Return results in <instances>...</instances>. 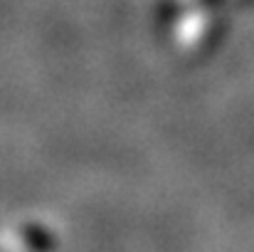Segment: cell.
I'll return each mask as SVG.
<instances>
[{
	"mask_svg": "<svg viewBox=\"0 0 254 252\" xmlns=\"http://www.w3.org/2000/svg\"><path fill=\"white\" fill-rule=\"evenodd\" d=\"M2 252H62L64 243L55 220L45 213H17L5 223Z\"/></svg>",
	"mask_w": 254,
	"mask_h": 252,
	"instance_id": "1",
	"label": "cell"
}]
</instances>
